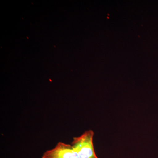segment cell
Listing matches in <instances>:
<instances>
[{
	"label": "cell",
	"mask_w": 158,
	"mask_h": 158,
	"mask_svg": "<svg viewBox=\"0 0 158 158\" xmlns=\"http://www.w3.org/2000/svg\"><path fill=\"white\" fill-rule=\"evenodd\" d=\"M94 135L93 131L89 130L81 135L73 138L71 144L76 151L79 158H98L94 147Z\"/></svg>",
	"instance_id": "6da1fadb"
},
{
	"label": "cell",
	"mask_w": 158,
	"mask_h": 158,
	"mask_svg": "<svg viewBox=\"0 0 158 158\" xmlns=\"http://www.w3.org/2000/svg\"><path fill=\"white\" fill-rule=\"evenodd\" d=\"M42 158H79L71 144L59 142L52 149L46 151Z\"/></svg>",
	"instance_id": "7a4b0ae2"
}]
</instances>
